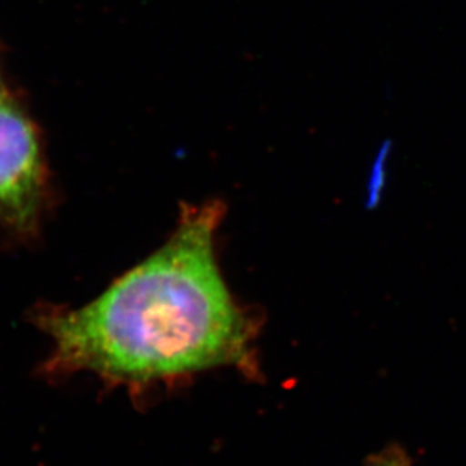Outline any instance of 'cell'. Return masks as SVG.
Listing matches in <instances>:
<instances>
[{"mask_svg":"<svg viewBox=\"0 0 466 466\" xmlns=\"http://www.w3.org/2000/svg\"><path fill=\"white\" fill-rule=\"evenodd\" d=\"M47 198L49 178L40 132L6 93L0 97V227L15 238H34Z\"/></svg>","mask_w":466,"mask_h":466,"instance_id":"7a4b0ae2","label":"cell"},{"mask_svg":"<svg viewBox=\"0 0 466 466\" xmlns=\"http://www.w3.org/2000/svg\"><path fill=\"white\" fill-rule=\"evenodd\" d=\"M225 211L218 199L181 204L167 242L102 295L79 309H36L52 343L43 373H93L130 391L225 367L254 378L258 323L229 290L216 254Z\"/></svg>","mask_w":466,"mask_h":466,"instance_id":"6da1fadb","label":"cell"},{"mask_svg":"<svg viewBox=\"0 0 466 466\" xmlns=\"http://www.w3.org/2000/svg\"><path fill=\"white\" fill-rule=\"evenodd\" d=\"M5 94H6V91H5L4 84H2V79H0V97L5 96Z\"/></svg>","mask_w":466,"mask_h":466,"instance_id":"277c9868","label":"cell"},{"mask_svg":"<svg viewBox=\"0 0 466 466\" xmlns=\"http://www.w3.org/2000/svg\"><path fill=\"white\" fill-rule=\"evenodd\" d=\"M367 466H410V456L400 447H390L373 456Z\"/></svg>","mask_w":466,"mask_h":466,"instance_id":"3957f363","label":"cell"}]
</instances>
